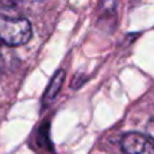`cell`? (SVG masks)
I'll list each match as a JSON object with an SVG mask.
<instances>
[{"mask_svg": "<svg viewBox=\"0 0 154 154\" xmlns=\"http://www.w3.org/2000/svg\"><path fill=\"white\" fill-rule=\"evenodd\" d=\"M22 0H0V8H14Z\"/></svg>", "mask_w": 154, "mask_h": 154, "instance_id": "4", "label": "cell"}, {"mask_svg": "<svg viewBox=\"0 0 154 154\" xmlns=\"http://www.w3.org/2000/svg\"><path fill=\"white\" fill-rule=\"evenodd\" d=\"M31 24L24 18H14L0 12V42L8 46H20L30 41Z\"/></svg>", "mask_w": 154, "mask_h": 154, "instance_id": "1", "label": "cell"}, {"mask_svg": "<svg viewBox=\"0 0 154 154\" xmlns=\"http://www.w3.org/2000/svg\"><path fill=\"white\" fill-rule=\"evenodd\" d=\"M146 131H147V134H149V138L154 142V118H152V119L149 120V123H147V126H146Z\"/></svg>", "mask_w": 154, "mask_h": 154, "instance_id": "5", "label": "cell"}, {"mask_svg": "<svg viewBox=\"0 0 154 154\" xmlns=\"http://www.w3.org/2000/svg\"><path fill=\"white\" fill-rule=\"evenodd\" d=\"M64 77H65V73L62 72V70H60L56 75V77L53 79V81H51L50 87H49L48 92H46V95H45L46 100H53L57 96V93L60 92V88H61V85H62V81H64Z\"/></svg>", "mask_w": 154, "mask_h": 154, "instance_id": "3", "label": "cell"}, {"mask_svg": "<svg viewBox=\"0 0 154 154\" xmlns=\"http://www.w3.org/2000/svg\"><path fill=\"white\" fill-rule=\"evenodd\" d=\"M125 154H154V142L139 133H127L122 138Z\"/></svg>", "mask_w": 154, "mask_h": 154, "instance_id": "2", "label": "cell"}, {"mask_svg": "<svg viewBox=\"0 0 154 154\" xmlns=\"http://www.w3.org/2000/svg\"><path fill=\"white\" fill-rule=\"evenodd\" d=\"M4 49H3V43L0 42V70L3 69V66H4Z\"/></svg>", "mask_w": 154, "mask_h": 154, "instance_id": "6", "label": "cell"}]
</instances>
